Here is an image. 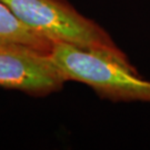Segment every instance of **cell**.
Instances as JSON below:
<instances>
[{
	"mask_svg": "<svg viewBox=\"0 0 150 150\" xmlns=\"http://www.w3.org/2000/svg\"><path fill=\"white\" fill-rule=\"evenodd\" d=\"M22 22L52 43L90 50L136 69L98 23L82 16L66 0H2Z\"/></svg>",
	"mask_w": 150,
	"mask_h": 150,
	"instance_id": "1",
	"label": "cell"
},
{
	"mask_svg": "<svg viewBox=\"0 0 150 150\" xmlns=\"http://www.w3.org/2000/svg\"><path fill=\"white\" fill-rule=\"evenodd\" d=\"M67 82L50 54L37 49L0 45V87L45 97Z\"/></svg>",
	"mask_w": 150,
	"mask_h": 150,
	"instance_id": "3",
	"label": "cell"
},
{
	"mask_svg": "<svg viewBox=\"0 0 150 150\" xmlns=\"http://www.w3.org/2000/svg\"><path fill=\"white\" fill-rule=\"evenodd\" d=\"M0 45L19 46L51 52L54 43L22 22L15 12L0 0Z\"/></svg>",
	"mask_w": 150,
	"mask_h": 150,
	"instance_id": "4",
	"label": "cell"
},
{
	"mask_svg": "<svg viewBox=\"0 0 150 150\" xmlns=\"http://www.w3.org/2000/svg\"><path fill=\"white\" fill-rule=\"evenodd\" d=\"M50 56L66 81H78L115 102H150V81L110 57L67 43H54Z\"/></svg>",
	"mask_w": 150,
	"mask_h": 150,
	"instance_id": "2",
	"label": "cell"
}]
</instances>
